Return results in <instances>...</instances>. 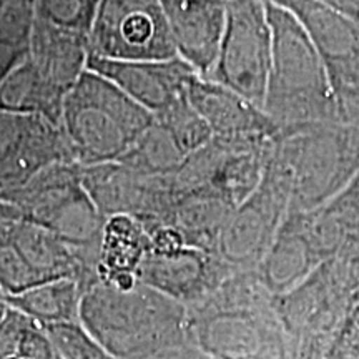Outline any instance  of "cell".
<instances>
[{"mask_svg":"<svg viewBox=\"0 0 359 359\" xmlns=\"http://www.w3.org/2000/svg\"><path fill=\"white\" fill-rule=\"evenodd\" d=\"M273 154L291 173L290 212H311L359 173V128L343 122L286 125Z\"/></svg>","mask_w":359,"mask_h":359,"instance_id":"cell-3","label":"cell"},{"mask_svg":"<svg viewBox=\"0 0 359 359\" xmlns=\"http://www.w3.org/2000/svg\"><path fill=\"white\" fill-rule=\"evenodd\" d=\"M83 291L82 283L74 278H58L17 294H8L6 303L40 326L57 325L79 321Z\"/></svg>","mask_w":359,"mask_h":359,"instance_id":"cell-16","label":"cell"},{"mask_svg":"<svg viewBox=\"0 0 359 359\" xmlns=\"http://www.w3.org/2000/svg\"><path fill=\"white\" fill-rule=\"evenodd\" d=\"M0 293H2V291H0ZM2 294H4V293H2Z\"/></svg>","mask_w":359,"mask_h":359,"instance_id":"cell-26","label":"cell"},{"mask_svg":"<svg viewBox=\"0 0 359 359\" xmlns=\"http://www.w3.org/2000/svg\"><path fill=\"white\" fill-rule=\"evenodd\" d=\"M97 8L98 0H40L35 29L85 42Z\"/></svg>","mask_w":359,"mask_h":359,"instance_id":"cell-17","label":"cell"},{"mask_svg":"<svg viewBox=\"0 0 359 359\" xmlns=\"http://www.w3.org/2000/svg\"><path fill=\"white\" fill-rule=\"evenodd\" d=\"M320 264V258L303 230L302 217L298 212H288L255 271L264 288L278 298L306 281Z\"/></svg>","mask_w":359,"mask_h":359,"instance_id":"cell-14","label":"cell"},{"mask_svg":"<svg viewBox=\"0 0 359 359\" xmlns=\"http://www.w3.org/2000/svg\"><path fill=\"white\" fill-rule=\"evenodd\" d=\"M273 311L188 309L190 341L212 359H257L266 349Z\"/></svg>","mask_w":359,"mask_h":359,"instance_id":"cell-11","label":"cell"},{"mask_svg":"<svg viewBox=\"0 0 359 359\" xmlns=\"http://www.w3.org/2000/svg\"><path fill=\"white\" fill-rule=\"evenodd\" d=\"M205 359H212V358H206V356H205Z\"/></svg>","mask_w":359,"mask_h":359,"instance_id":"cell-24","label":"cell"},{"mask_svg":"<svg viewBox=\"0 0 359 359\" xmlns=\"http://www.w3.org/2000/svg\"><path fill=\"white\" fill-rule=\"evenodd\" d=\"M346 333L339 339V359H359V333L344 321Z\"/></svg>","mask_w":359,"mask_h":359,"instance_id":"cell-22","label":"cell"},{"mask_svg":"<svg viewBox=\"0 0 359 359\" xmlns=\"http://www.w3.org/2000/svg\"><path fill=\"white\" fill-rule=\"evenodd\" d=\"M359 27V0H314Z\"/></svg>","mask_w":359,"mask_h":359,"instance_id":"cell-21","label":"cell"},{"mask_svg":"<svg viewBox=\"0 0 359 359\" xmlns=\"http://www.w3.org/2000/svg\"><path fill=\"white\" fill-rule=\"evenodd\" d=\"M62 116L72 147L88 163L125 158L155 123L154 114L92 70L65 95Z\"/></svg>","mask_w":359,"mask_h":359,"instance_id":"cell-4","label":"cell"},{"mask_svg":"<svg viewBox=\"0 0 359 359\" xmlns=\"http://www.w3.org/2000/svg\"><path fill=\"white\" fill-rule=\"evenodd\" d=\"M178 57L206 79L217 62L226 24L224 0H160Z\"/></svg>","mask_w":359,"mask_h":359,"instance_id":"cell-13","label":"cell"},{"mask_svg":"<svg viewBox=\"0 0 359 359\" xmlns=\"http://www.w3.org/2000/svg\"><path fill=\"white\" fill-rule=\"evenodd\" d=\"M150 248V235L140 219L132 215H114L103 226L98 281L120 290L133 288L138 283V269Z\"/></svg>","mask_w":359,"mask_h":359,"instance_id":"cell-15","label":"cell"},{"mask_svg":"<svg viewBox=\"0 0 359 359\" xmlns=\"http://www.w3.org/2000/svg\"><path fill=\"white\" fill-rule=\"evenodd\" d=\"M79 321L115 359L150 356L190 341L187 306L140 281L130 290L92 283Z\"/></svg>","mask_w":359,"mask_h":359,"instance_id":"cell-1","label":"cell"},{"mask_svg":"<svg viewBox=\"0 0 359 359\" xmlns=\"http://www.w3.org/2000/svg\"><path fill=\"white\" fill-rule=\"evenodd\" d=\"M35 325L39 323L30 320L24 313L7 306L6 313L0 318V359L19 356L25 336Z\"/></svg>","mask_w":359,"mask_h":359,"instance_id":"cell-20","label":"cell"},{"mask_svg":"<svg viewBox=\"0 0 359 359\" xmlns=\"http://www.w3.org/2000/svg\"><path fill=\"white\" fill-rule=\"evenodd\" d=\"M290 203L291 173L271 151L257 190L233 210L219 231L215 253L235 271L257 269L280 231Z\"/></svg>","mask_w":359,"mask_h":359,"instance_id":"cell-5","label":"cell"},{"mask_svg":"<svg viewBox=\"0 0 359 359\" xmlns=\"http://www.w3.org/2000/svg\"><path fill=\"white\" fill-rule=\"evenodd\" d=\"M155 120L167 130L185 158L205 148L213 138L208 123L193 109L188 97L175 103L163 114L156 115Z\"/></svg>","mask_w":359,"mask_h":359,"instance_id":"cell-18","label":"cell"},{"mask_svg":"<svg viewBox=\"0 0 359 359\" xmlns=\"http://www.w3.org/2000/svg\"><path fill=\"white\" fill-rule=\"evenodd\" d=\"M235 273L217 253L195 246L160 253L148 251L138 269V281L183 306L203 303L228 276Z\"/></svg>","mask_w":359,"mask_h":359,"instance_id":"cell-9","label":"cell"},{"mask_svg":"<svg viewBox=\"0 0 359 359\" xmlns=\"http://www.w3.org/2000/svg\"><path fill=\"white\" fill-rule=\"evenodd\" d=\"M313 39L338 102L341 122L359 128V27L314 0H271Z\"/></svg>","mask_w":359,"mask_h":359,"instance_id":"cell-8","label":"cell"},{"mask_svg":"<svg viewBox=\"0 0 359 359\" xmlns=\"http://www.w3.org/2000/svg\"><path fill=\"white\" fill-rule=\"evenodd\" d=\"M269 67L271 27L264 0H228L222 45L206 79L263 109Z\"/></svg>","mask_w":359,"mask_h":359,"instance_id":"cell-6","label":"cell"},{"mask_svg":"<svg viewBox=\"0 0 359 359\" xmlns=\"http://www.w3.org/2000/svg\"><path fill=\"white\" fill-rule=\"evenodd\" d=\"M269 67L263 110L278 127L309 122H341L338 102L313 39L296 17L271 0Z\"/></svg>","mask_w":359,"mask_h":359,"instance_id":"cell-2","label":"cell"},{"mask_svg":"<svg viewBox=\"0 0 359 359\" xmlns=\"http://www.w3.org/2000/svg\"><path fill=\"white\" fill-rule=\"evenodd\" d=\"M88 70L109 79L155 116L188 97L196 72L182 57L158 62H120L88 55Z\"/></svg>","mask_w":359,"mask_h":359,"instance_id":"cell-10","label":"cell"},{"mask_svg":"<svg viewBox=\"0 0 359 359\" xmlns=\"http://www.w3.org/2000/svg\"><path fill=\"white\" fill-rule=\"evenodd\" d=\"M188 100L208 123L213 140L263 142L273 140L280 127L245 97L210 79L196 75L188 87Z\"/></svg>","mask_w":359,"mask_h":359,"instance_id":"cell-12","label":"cell"},{"mask_svg":"<svg viewBox=\"0 0 359 359\" xmlns=\"http://www.w3.org/2000/svg\"><path fill=\"white\" fill-rule=\"evenodd\" d=\"M224 2H228V0H224Z\"/></svg>","mask_w":359,"mask_h":359,"instance_id":"cell-25","label":"cell"},{"mask_svg":"<svg viewBox=\"0 0 359 359\" xmlns=\"http://www.w3.org/2000/svg\"><path fill=\"white\" fill-rule=\"evenodd\" d=\"M12 359H24V358H12Z\"/></svg>","mask_w":359,"mask_h":359,"instance_id":"cell-23","label":"cell"},{"mask_svg":"<svg viewBox=\"0 0 359 359\" xmlns=\"http://www.w3.org/2000/svg\"><path fill=\"white\" fill-rule=\"evenodd\" d=\"M90 55L120 62H158L178 57L160 0H102Z\"/></svg>","mask_w":359,"mask_h":359,"instance_id":"cell-7","label":"cell"},{"mask_svg":"<svg viewBox=\"0 0 359 359\" xmlns=\"http://www.w3.org/2000/svg\"><path fill=\"white\" fill-rule=\"evenodd\" d=\"M62 359H115L80 321L42 326Z\"/></svg>","mask_w":359,"mask_h":359,"instance_id":"cell-19","label":"cell"}]
</instances>
